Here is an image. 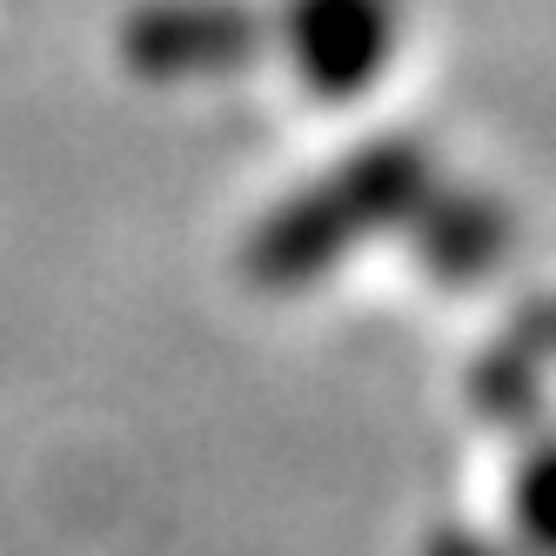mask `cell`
I'll use <instances>...</instances> for the list:
<instances>
[{"instance_id":"1","label":"cell","mask_w":556,"mask_h":556,"mask_svg":"<svg viewBox=\"0 0 556 556\" xmlns=\"http://www.w3.org/2000/svg\"><path fill=\"white\" fill-rule=\"evenodd\" d=\"M422 162L409 148H369L349 175L323 181L315 194L289 215H275L255 242V275L262 282H308L315 268H329V255H342L363 228H376L382 215H395L416 194Z\"/></svg>"},{"instance_id":"2","label":"cell","mask_w":556,"mask_h":556,"mask_svg":"<svg viewBox=\"0 0 556 556\" xmlns=\"http://www.w3.org/2000/svg\"><path fill=\"white\" fill-rule=\"evenodd\" d=\"M395 0H295V61L308 88L355 94L389 61Z\"/></svg>"},{"instance_id":"3","label":"cell","mask_w":556,"mask_h":556,"mask_svg":"<svg viewBox=\"0 0 556 556\" xmlns=\"http://www.w3.org/2000/svg\"><path fill=\"white\" fill-rule=\"evenodd\" d=\"M242 14H215V8H175V14H162V21H148L141 34H135V54L141 61H154V67H168V74H188V67H215V61H228L235 48H222V41H242Z\"/></svg>"}]
</instances>
